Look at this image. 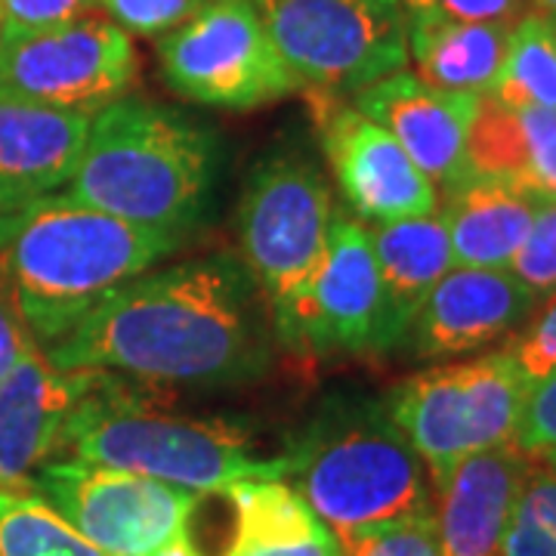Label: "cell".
Masks as SVG:
<instances>
[{
	"instance_id": "obj_1",
	"label": "cell",
	"mask_w": 556,
	"mask_h": 556,
	"mask_svg": "<svg viewBox=\"0 0 556 556\" xmlns=\"http://www.w3.org/2000/svg\"><path fill=\"white\" fill-rule=\"evenodd\" d=\"M276 340L254 276L217 251L130 278L43 353L62 371L211 390L263 378Z\"/></svg>"
},
{
	"instance_id": "obj_2",
	"label": "cell",
	"mask_w": 556,
	"mask_h": 556,
	"mask_svg": "<svg viewBox=\"0 0 556 556\" xmlns=\"http://www.w3.org/2000/svg\"><path fill=\"white\" fill-rule=\"evenodd\" d=\"M182 241L53 192L0 214V276L31 338L50 350L109 294L155 269Z\"/></svg>"
},
{
	"instance_id": "obj_3",
	"label": "cell",
	"mask_w": 556,
	"mask_h": 556,
	"mask_svg": "<svg viewBox=\"0 0 556 556\" xmlns=\"http://www.w3.org/2000/svg\"><path fill=\"white\" fill-rule=\"evenodd\" d=\"M217 137L159 102L121 97L90 121L65 192L142 229L189 236L217 189Z\"/></svg>"
},
{
	"instance_id": "obj_4",
	"label": "cell",
	"mask_w": 556,
	"mask_h": 556,
	"mask_svg": "<svg viewBox=\"0 0 556 556\" xmlns=\"http://www.w3.org/2000/svg\"><path fill=\"white\" fill-rule=\"evenodd\" d=\"M62 455L130 470L195 495H226L241 482L288 477V457L260 452L239 424L164 412L109 371H100L93 390L68 415Z\"/></svg>"
},
{
	"instance_id": "obj_5",
	"label": "cell",
	"mask_w": 556,
	"mask_h": 556,
	"mask_svg": "<svg viewBox=\"0 0 556 556\" xmlns=\"http://www.w3.org/2000/svg\"><path fill=\"white\" fill-rule=\"evenodd\" d=\"M288 482L334 535L437 510L427 464L387 402L331 396L285 452Z\"/></svg>"
},
{
	"instance_id": "obj_6",
	"label": "cell",
	"mask_w": 556,
	"mask_h": 556,
	"mask_svg": "<svg viewBox=\"0 0 556 556\" xmlns=\"http://www.w3.org/2000/svg\"><path fill=\"white\" fill-rule=\"evenodd\" d=\"M526 393L529 380L501 346L417 371L387 396V412L439 489L460 460L514 442Z\"/></svg>"
},
{
	"instance_id": "obj_7",
	"label": "cell",
	"mask_w": 556,
	"mask_h": 556,
	"mask_svg": "<svg viewBox=\"0 0 556 556\" xmlns=\"http://www.w3.org/2000/svg\"><path fill=\"white\" fill-rule=\"evenodd\" d=\"M334 219L325 170L300 149L263 155L239 201L241 263L269 306L276 338L316 273Z\"/></svg>"
},
{
	"instance_id": "obj_8",
	"label": "cell",
	"mask_w": 556,
	"mask_h": 556,
	"mask_svg": "<svg viewBox=\"0 0 556 556\" xmlns=\"http://www.w3.org/2000/svg\"><path fill=\"white\" fill-rule=\"evenodd\" d=\"M306 100L356 97L408 62L399 0H254Z\"/></svg>"
},
{
	"instance_id": "obj_9",
	"label": "cell",
	"mask_w": 556,
	"mask_h": 556,
	"mask_svg": "<svg viewBox=\"0 0 556 556\" xmlns=\"http://www.w3.org/2000/svg\"><path fill=\"white\" fill-rule=\"evenodd\" d=\"M31 492L102 556H201L192 544L195 492L68 455L47 460Z\"/></svg>"
},
{
	"instance_id": "obj_10",
	"label": "cell",
	"mask_w": 556,
	"mask_h": 556,
	"mask_svg": "<svg viewBox=\"0 0 556 556\" xmlns=\"http://www.w3.org/2000/svg\"><path fill=\"white\" fill-rule=\"evenodd\" d=\"M159 56L167 87L211 109L248 112L300 90L254 0H207L159 38Z\"/></svg>"
},
{
	"instance_id": "obj_11",
	"label": "cell",
	"mask_w": 556,
	"mask_h": 556,
	"mask_svg": "<svg viewBox=\"0 0 556 556\" xmlns=\"http://www.w3.org/2000/svg\"><path fill=\"white\" fill-rule=\"evenodd\" d=\"M139 56L130 35L97 10L35 31H3L0 90L65 112L97 115L130 97Z\"/></svg>"
},
{
	"instance_id": "obj_12",
	"label": "cell",
	"mask_w": 556,
	"mask_h": 556,
	"mask_svg": "<svg viewBox=\"0 0 556 556\" xmlns=\"http://www.w3.org/2000/svg\"><path fill=\"white\" fill-rule=\"evenodd\" d=\"M278 340L300 353H387L371 229L353 214L334 211L325 254Z\"/></svg>"
},
{
	"instance_id": "obj_13",
	"label": "cell",
	"mask_w": 556,
	"mask_h": 556,
	"mask_svg": "<svg viewBox=\"0 0 556 556\" xmlns=\"http://www.w3.org/2000/svg\"><path fill=\"white\" fill-rule=\"evenodd\" d=\"M321 152L346 211L365 226L427 217L439 211V189L408 159L390 130L343 100H309Z\"/></svg>"
},
{
	"instance_id": "obj_14",
	"label": "cell",
	"mask_w": 556,
	"mask_h": 556,
	"mask_svg": "<svg viewBox=\"0 0 556 556\" xmlns=\"http://www.w3.org/2000/svg\"><path fill=\"white\" fill-rule=\"evenodd\" d=\"M535 303L510 269L452 266L420 303L402 346L417 358L479 353L529 321Z\"/></svg>"
},
{
	"instance_id": "obj_15",
	"label": "cell",
	"mask_w": 556,
	"mask_h": 556,
	"mask_svg": "<svg viewBox=\"0 0 556 556\" xmlns=\"http://www.w3.org/2000/svg\"><path fill=\"white\" fill-rule=\"evenodd\" d=\"M100 371H62L43 350L0 378V492H28L47 460L62 455L68 415Z\"/></svg>"
},
{
	"instance_id": "obj_16",
	"label": "cell",
	"mask_w": 556,
	"mask_h": 556,
	"mask_svg": "<svg viewBox=\"0 0 556 556\" xmlns=\"http://www.w3.org/2000/svg\"><path fill=\"white\" fill-rule=\"evenodd\" d=\"M353 105L390 130L437 189H448L470 174L467 137L479 109L477 93L439 90L402 68L356 93Z\"/></svg>"
},
{
	"instance_id": "obj_17",
	"label": "cell",
	"mask_w": 556,
	"mask_h": 556,
	"mask_svg": "<svg viewBox=\"0 0 556 556\" xmlns=\"http://www.w3.org/2000/svg\"><path fill=\"white\" fill-rule=\"evenodd\" d=\"M90 121L0 90V214L68 186Z\"/></svg>"
},
{
	"instance_id": "obj_18",
	"label": "cell",
	"mask_w": 556,
	"mask_h": 556,
	"mask_svg": "<svg viewBox=\"0 0 556 556\" xmlns=\"http://www.w3.org/2000/svg\"><path fill=\"white\" fill-rule=\"evenodd\" d=\"M526 467L514 442L457 464L437 489L439 556H501Z\"/></svg>"
},
{
	"instance_id": "obj_19",
	"label": "cell",
	"mask_w": 556,
	"mask_h": 556,
	"mask_svg": "<svg viewBox=\"0 0 556 556\" xmlns=\"http://www.w3.org/2000/svg\"><path fill=\"white\" fill-rule=\"evenodd\" d=\"M544 195L507 179L467 174L445 189L442 223L455 266L510 269Z\"/></svg>"
},
{
	"instance_id": "obj_20",
	"label": "cell",
	"mask_w": 556,
	"mask_h": 556,
	"mask_svg": "<svg viewBox=\"0 0 556 556\" xmlns=\"http://www.w3.org/2000/svg\"><path fill=\"white\" fill-rule=\"evenodd\" d=\"M368 229L383 288V350L393 353L402 350L420 303L455 266V257L439 211Z\"/></svg>"
},
{
	"instance_id": "obj_21",
	"label": "cell",
	"mask_w": 556,
	"mask_h": 556,
	"mask_svg": "<svg viewBox=\"0 0 556 556\" xmlns=\"http://www.w3.org/2000/svg\"><path fill=\"white\" fill-rule=\"evenodd\" d=\"M226 497L232 501V535L217 556H343L338 535L288 479L241 482Z\"/></svg>"
},
{
	"instance_id": "obj_22",
	"label": "cell",
	"mask_w": 556,
	"mask_h": 556,
	"mask_svg": "<svg viewBox=\"0 0 556 556\" xmlns=\"http://www.w3.org/2000/svg\"><path fill=\"white\" fill-rule=\"evenodd\" d=\"M467 170L507 179L544 199L556 170V109H510L479 97L467 137Z\"/></svg>"
},
{
	"instance_id": "obj_23",
	"label": "cell",
	"mask_w": 556,
	"mask_h": 556,
	"mask_svg": "<svg viewBox=\"0 0 556 556\" xmlns=\"http://www.w3.org/2000/svg\"><path fill=\"white\" fill-rule=\"evenodd\" d=\"M408 16V60L415 75L439 90L492 93L507 56L510 28L497 22H457L427 13Z\"/></svg>"
},
{
	"instance_id": "obj_24",
	"label": "cell",
	"mask_w": 556,
	"mask_h": 556,
	"mask_svg": "<svg viewBox=\"0 0 556 556\" xmlns=\"http://www.w3.org/2000/svg\"><path fill=\"white\" fill-rule=\"evenodd\" d=\"M510 109H556V40L547 13H526L510 28L492 93Z\"/></svg>"
},
{
	"instance_id": "obj_25",
	"label": "cell",
	"mask_w": 556,
	"mask_h": 556,
	"mask_svg": "<svg viewBox=\"0 0 556 556\" xmlns=\"http://www.w3.org/2000/svg\"><path fill=\"white\" fill-rule=\"evenodd\" d=\"M0 556H102L38 492H0Z\"/></svg>"
},
{
	"instance_id": "obj_26",
	"label": "cell",
	"mask_w": 556,
	"mask_h": 556,
	"mask_svg": "<svg viewBox=\"0 0 556 556\" xmlns=\"http://www.w3.org/2000/svg\"><path fill=\"white\" fill-rule=\"evenodd\" d=\"M501 556H556V467L529 460Z\"/></svg>"
},
{
	"instance_id": "obj_27",
	"label": "cell",
	"mask_w": 556,
	"mask_h": 556,
	"mask_svg": "<svg viewBox=\"0 0 556 556\" xmlns=\"http://www.w3.org/2000/svg\"><path fill=\"white\" fill-rule=\"evenodd\" d=\"M343 556H439L437 510L390 519L340 538Z\"/></svg>"
},
{
	"instance_id": "obj_28",
	"label": "cell",
	"mask_w": 556,
	"mask_h": 556,
	"mask_svg": "<svg viewBox=\"0 0 556 556\" xmlns=\"http://www.w3.org/2000/svg\"><path fill=\"white\" fill-rule=\"evenodd\" d=\"M510 273L535 294V300L556 294V199H544L538 204L529 236L510 263Z\"/></svg>"
},
{
	"instance_id": "obj_29",
	"label": "cell",
	"mask_w": 556,
	"mask_h": 556,
	"mask_svg": "<svg viewBox=\"0 0 556 556\" xmlns=\"http://www.w3.org/2000/svg\"><path fill=\"white\" fill-rule=\"evenodd\" d=\"M514 448L529 460L556 467V371L529 383L514 433Z\"/></svg>"
},
{
	"instance_id": "obj_30",
	"label": "cell",
	"mask_w": 556,
	"mask_h": 556,
	"mask_svg": "<svg viewBox=\"0 0 556 556\" xmlns=\"http://www.w3.org/2000/svg\"><path fill=\"white\" fill-rule=\"evenodd\" d=\"M207 0H100V10L127 35L164 38L189 22Z\"/></svg>"
},
{
	"instance_id": "obj_31",
	"label": "cell",
	"mask_w": 556,
	"mask_h": 556,
	"mask_svg": "<svg viewBox=\"0 0 556 556\" xmlns=\"http://www.w3.org/2000/svg\"><path fill=\"white\" fill-rule=\"evenodd\" d=\"M529 318L532 321L522 328V334L510 340L507 346L514 353V362L519 365L522 378L535 383L556 371V294L547 298L538 316Z\"/></svg>"
},
{
	"instance_id": "obj_32",
	"label": "cell",
	"mask_w": 556,
	"mask_h": 556,
	"mask_svg": "<svg viewBox=\"0 0 556 556\" xmlns=\"http://www.w3.org/2000/svg\"><path fill=\"white\" fill-rule=\"evenodd\" d=\"M405 13H427L457 22H497L517 25L529 0H399Z\"/></svg>"
},
{
	"instance_id": "obj_33",
	"label": "cell",
	"mask_w": 556,
	"mask_h": 556,
	"mask_svg": "<svg viewBox=\"0 0 556 556\" xmlns=\"http://www.w3.org/2000/svg\"><path fill=\"white\" fill-rule=\"evenodd\" d=\"M100 10V0H0L3 31H35Z\"/></svg>"
},
{
	"instance_id": "obj_34",
	"label": "cell",
	"mask_w": 556,
	"mask_h": 556,
	"mask_svg": "<svg viewBox=\"0 0 556 556\" xmlns=\"http://www.w3.org/2000/svg\"><path fill=\"white\" fill-rule=\"evenodd\" d=\"M35 350H40L38 340L31 338L16 300L0 276V378H7L22 358L31 356Z\"/></svg>"
},
{
	"instance_id": "obj_35",
	"label": "cell",
	"mask_w": 556,
	"mask_h": 556,
	"mask_svg": "<svg viewBox=\"0 0 556 556\" xmlns=\"http://www.w3.org/2000/svg\"><path fill=\"white\" fill-rule=\"evenodd\" d=\"M535 7H541L544 13H556V0H532Z\"/></svg>"
},
{
	"instance_id": "obj_36",
	"label": "cell",
	"mask_w": 556,
	"mask_h": 556,
	"mask_svg": "<svg viewBox=\"0 0 556 556\" xmlns=\"http://www.w3.org/2000/svg\"><path fill=\"white\" fill-rule=\"evenodd\" d=\"M547 195L556 199V170H554V177H551V186H547Z\"/></svg>"
},
{
	"instance_id": "obj_37",
	"label": "cell",
	"mask_w": 556,
	"mask_h": 556,
	"mask_svg": "<svg viewBox=\"0 0 556 556\" xmlns=\"http://www.w3.org/2000/svg\"><path fill=\"white\" fill-rule=\"evenodd\" d=\"M547 22H551V31H554V40H556V13H547Z\"/></svg>"
},
{
	"instance_id": "obj_38",
	"label": "cell",
	"mask_w": 556,
	"mask_h": 556,
	"mask_svg": "<svg viewBox=\"0 0 556 556\" xmlns=\"http://www.w3.org/2000/svg\"><path fill=\"white\" fill-rule=\"evenodd\" d=\"M0 38H3V20H0Z\"/></svg>"
},
{
	"instance_id": "obj_39",
	"label": "cell",
	"mask_w": 556,
	"mask_h": 556,
	"mask_svg": "<svg viewBox=\"0 0 556 556\" xmlns=\"http://www.w3.org/2000/svg\"><path fill=\"white\" fill-rule=\"evenodd\" d=\"M551 467H554V464H551Z\"/></svg>"
}]
</instances>
